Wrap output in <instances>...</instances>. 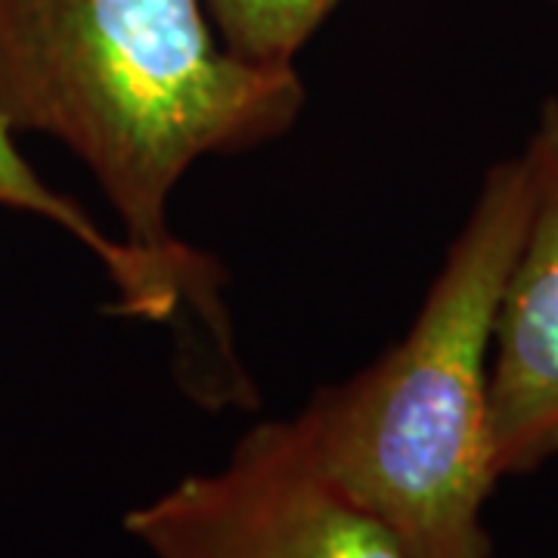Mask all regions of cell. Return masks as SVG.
Segmentation results:
<instances>
[{"instance_id": "6da1fadb", "label": "cell", "mask_w": 558, "mask_h": 558, "mask_svg": "<svg viewBox=\"0 0 558 558\" xmlns=\"http://www.w3.org/2000/svg\"><path fill=\"white\" fill-rule=\"evenodd\" d=\"M304 106L299 69L230 53L202 0H0V112L94 174L121 240L183 282L220 329L215 260L171 230L193 165L282 137Z\"/></svg>"}, {"instance_id": "7a4b0ae2", "label": "cell", "mask_w": 558, "mask_h": 558, "mask_svg": "<svg viewBox=\"0 0 558 558\" xmlns=\"http://www.w3.org/2000/svg\"><path fill=\"white\" fill-rule=\"evenodd\" d=\"M531 211L524 156L497 161L407 336L292 418L317 469L379 519L407 558H494L484 506L499 295Z\"/></svg>"}, {"instance_id": "3957f363", "label": "cell", "mask_w": 558, "mask_h": 558, "mask_svg": "<svg viewBox=\"0 0 558 558\" xmlns=\"http://www.w3.org/2000/svg\"><path fill=\"white\" fill-rule=\"evenodd\" d=\"M124 531L156 558H407L319 472L292 418L255 425L220 469L131 509Z\"/></svg>"}, {"instance_id": "277c9868", "label": "cell", "mask_w": 558, "mask_h": 558, "mask_svg": "<svg viewBox=\"0 0 558 558\" xmlns=\"http://www.w3.org/2000/svg\"><path fill=\"white\" fill-rule=\"evenodd\" d=\"M531 211L506 277L490 351V444L499 478L558 453V100L524 146Z\"/></svg>"}, {"instance_id": "5b68a950", "label": "cell", "mask_w": 558, "mask_h": 558, "mask_svg": "<svg viewBox=\"0 0 558 558\" xmlns=\"http://www.w3.org/2000/svg\"><path fill=\"white\" fill-rule=\"evenodd\" d=\"M0 208L47 220L81 242L100 260L109 282L116 286L119 314L161 323L190 304V292L183 289L178 277H171L159 264L137 255L121 236L102 230L78 202L69 199L65 193L53 190L40 178L22 156V149L16 146V131L3 119V112H0Z\"/></svg>"}, {"instance_id": "8992f818", "label": "cell", "mask_w": 558, "mask_h": 558, "mask_svg": "<svg viewBox=\"0 0 558 558\" xmlns=\"http://www.w3.org/2000/svg\"><path fill=\"white\" fill-rule=\"evenodd\" d=\"M230 53L255 65L292 69L341 0H202Z\"/></svg>"}, {"instance_id": "52a82bcc", "label": "cell", "mask_w": 558, "mask_h": 558, "mask_svg": "<svg viewBox=\"0 0 558 558\" xmlns=\"http://www.w3.org/2000/svg\"><path fill=\"white\" fill-rule=\"evenodd\" d=\"M556 3H558V0H556Z\"/></svg>"}]
</instances>
